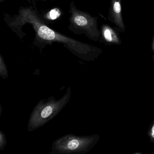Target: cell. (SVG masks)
Masks as SVG:
<instances>
[{
  "label": "cell",
  "instance_id": "1",
  "mask_svg": "<svg viewBox=\"0 0 154 154\" xmlns=\"http://www.w3.org/2000/svg\"><path fill=\"white\" fill-rule=\"evenodd\" d=\"M5 20L17 35L18 33L21 34L23 26L30 25L35 34V41L36 43L34 44L39 47L41 45L44 48L46 45H51L54 42L61 43L75 56L85 61H94L103 53L101 48L82 43L50 28L39 15L35 5L34 7H21L18 15L11 19L5 17Z\"/></svg>",
  "mask_w": 154,
  "mask_h": 154
},
{
  "label": "cell",
  "instance_id": "2",
  "mask_svg": "<svg viewBox=\"0 0 154 154\" xmlns=\"http://www.w3.org/2000/svg\"><path fill=\"white\" fill-rule=\"evenodd\" d=\"M71 94V88L68 87L66 93L59 100L50 96L39 101L30 114L28 131L31 132L38 129L54 118L69 102Z\"/></svg>",
  "mask_w": 154,
  "mask_h": 154
},
{
  "label": "cell",
  "instance_id": "3",
  "mask_svg": "<svg viewBox=\"0 0 154 154\" xmlns=\"http://www.w3.org/2000/svg\"><path fill=\"white\" fill-rule=\"evenodd\" d=\"M100 139L99 135L79 136L68 134L52 143L50 154H84L91 151Z\"/></svg>",
  "mask_w": 154,
  "mask_h": 154
},
{
  "label": "cell",
  "instance_id": "4",
  "mask_svg": "<svg viewBox=\"0 0 154 154\" xmlns=\"http://www.w3.org/2000/svg\"><path fill=\"white\" fill-rule=\"evenodd\" d=\"M69 29L74 34H84L92 41H100V31L98 28V18L78 9L74 2L70 5Z\"/></svg>",
  "mask_w": 154,
  "mask_h": 154
},
{
  "label": "cell",
  "instance_id": "5",
  "mask_svg": "<svg viewBox=\"0 0 154 154\" xmlns=\"http://www.w3.org/2000/svg\"><path fill=\"white\" fill-rule=\"evenodd\" d=\"M108 18L117 30L120 32H125L126 27L122 18V0H111Z\"/></svg>",
  "mask_w": 154,
  "mask_h": 154
},
{
  "label": "cell",
  "instance_id": "6",
  "mask_svg": "<svg viewBox=\"0 0 154 154\" xmlns=\"http://www.w3.org/2000/svg\"><path fill=\"white\" fill-rule=\"evenodd\" d=\"M119 33L116 28L112 27L107 24H103L101 27L100 42L107 45H119L122 43Z\"/></svg>",
  "mask_w": 154,
  "mask_h": 154
},
{
  "label": "cell",
  "instance_id": "7",
  "mask_svg": "<svg viewBox=\"0 0 154 154\" xmlns=\"http://www.w3.org/2000/svg\"><path fill=\"white\" fill-rule=\"evenodd\" d=\"M0 75L3 79H7L9 76L7 65L1 54L0 55Z\"/></svg>",
  "mask_w": 154,
  "mask_h": 154
},
{
  "label": "cell",
  "instance_id": "8",
  "mask_svg": "<svg viewBox=\"0 0 154 154\" xmlns=\"http://www.w3.org/2000/svg\"><path fill=\"white\" fill-rule=\"evenodd\" d=\"M61 15V12L59 9L57 8L53 9L51 10L47 15V17L48 19L51 20H54L58 18Z\"/></svg>",
  "mask_w": 154,
  "mask_h": 154
},
{
  "label": "cell",
  "instance_id": "9",
  "mask_svg": "<svg viewBox=\"0 0 154 154\" xmlns=\"http://www.w3.org/2000/svg\"><path fill=\"white\" fill-rule=\"evenodd\" d=\"M7 144V140L5 133L0 131V149L2 150L4 149Z\"/></svg>",
  "mask_w": 154,
  "mask_h": 154
},
{
  "label": "cell",
  "instance_id": "10",
  "mask_svg": "<svg viewBox=\"0 0 154 154\" xmlns=\"http://www.w3.org/2000/svg\"><path fill=\"white\" fill-rule=\"evenodd\" d=\"M149 137L154 142V123L151 126L149 131Z\"/></svg>",
  "mask_w": 154,
  "mask_h": 154
},
{
  "label": "cell",
  "instance_id": "11",
  "mask_svg": "<svg viewBox=\"0 0 154 154\" xmlns=\"http://www.w3.org/2000/svg\"><path fill=\"white\" fill-rule=\"evenodd\" d=\"M151 48L153 53V59L154 60V34L152 38V43H151Z\"/></svg>",
  "mask_w": 154,
  "mask_h": 154
},
{
  "label": "cell",
  "instance_id": "12",
  "mask_svg": "<svg viewBox=\"0 0 154 154\" xmlns=\"http://www.w3.org/2000/svg\"><path fill=\"white\" fill-rule=\"evenodd\" d=\"M0 1L2 2V1H3V0H0Z\"/></svg>",
  "mask_w": 154,
  "mask_h": 154
}]
</instances>
